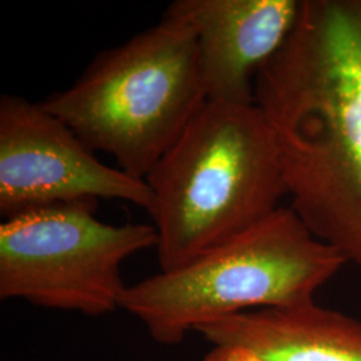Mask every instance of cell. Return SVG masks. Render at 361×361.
<instances>
[{
  "instance_id": "8992f818",
  "label": "cell",
  "mask_w": 361,
  "mask_h": 361,
  "mask_svg": "<svg viewBox=\"0 0 361 361\" xmlns=\"http://www.w3.org/2000/svg\"><path fill=\"white\" fill-rule=\"evenodd\" d=\"M128 201L150 210L145 180L102 164L95 152L40 102L0 98V214L99 200Z\"/></svg>"
},
{
  "instance_id": "6da1fadb",
  "label": "cell",
  "mask_w": 361,
  "mask_h": 361,
  "mask_svg": "<svg viewBox=\"0 0 361 361\" xmlns=\"http://www.w3.org/2000/svg\"><path fill=\"white\" fill-rule=\"evenodd\" d=\"M255 101L277 133L290 209L361 268V0H301Z\"/></svg>"
},
{
  "instance_id": "3957f363",
  "label": "cell",
  "mask_w": 361,
  "mask_h": 361,
  "mask_svg": "<svg viewBox=\"0 0 361 361\" xmlns=\"http://www.w3.org/2000/svg\"><path fill=\"white\" fill-rule=\"evenodd\" d=\"M207 102L197 38L188 22H161L101 51L68 89L40 104L92 152L145 180Z\"/></svg>"
},
{
  "instance_id": "277c9868",
  "label": "cell",
  "mask_w": 361,
  "mask_h": 361,
  "mask_svg": "<svg viewBox=\"0 0 361 361\" xmlns=\"http://www.w3.org/2000/svg\"><path fill=\"white\" fill-rule=\"evenodd\" d=\"M345 265L290 207L194 258L129 285L121 300L157 343L174 345L200 325L247 310L302 305Z\"/></svg>"
},
{
  "instance_id": "9c48e42d",
  "label": "cell",
  "mask_w": 361,
  "mask_h": 361,
  "mask_svg": "<svg viewBox=\"0 0 361 361\" xmlns=\"http://www.w3.org/2000/svg\"><path fill=\"white\" fill-rule=\"evenodd\" d=\"M204 361H261L252 356L250 353L233 348H219L214 347L205 357Z\"/></svg>"
},
{
  "instance_id": "ba28073f",
  "label": "cell",
  "mask_w": 361,
  "mask_h": 361,
  "mask_svg": "<svg viewBox=\"0 0 361 361\" xmlns=\"http://www.w3.org/2000/svg\"><path fill=\"white\" fill-rule=\"evenodd\" d=\"M195 332L214 347L240 349L261 361H361V320L314 301L241 312Z\"/></svg>"
},
{
  "instance_id": "7a4b0ae2",
  "label": "cell",
  "mask_w": 361,
  "mask_h": 361,
  "mask_svg": "<svg viewBox=\"0 0 361 361\" xmlns=\"http://www.w3.org/2000/svg\"><path fill=\"white\" fill-rule=\"evenodd\" d=\"M145 180L161 271L269 217L288 195L277 133L256 104L207 101Z\"/></svg>"
},
{
  "instance_id": "52a82bcc",
  "label": "cell",
  "mask_w": 361,
  "mask_h": 361,
  "mask_svg": "<svg viewBox=\"0 0 361 361\" xmlns=\"http://www.w3.org/2000/svg\"><path fill=\"white\" fill-rule=\"evenodd\" d=\"M301 0H177L166 13L193 27L207 101L253 104L259 70L296 26Z\"/></svg>"
},
{
  "instance_id": "5b68a950",
  "label": "cell",
  "mask_w": 361,
  "mask_h": 361,
  "mask_svg": "<svg viewBox=\"0 0 361 361\" xmlns=\"http://www.w3.org/2000/svg\"><path fill=\"white\" fill-rule=\"evenodd\" d=\"M98 201L35 207L0 225V298L47 310L104 316L121 308L128 288L121 267L157 247L153 225H110Z\"/></svg>"
}]
</instances>
